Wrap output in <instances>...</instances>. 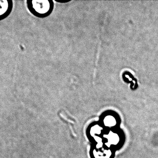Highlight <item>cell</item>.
<instances>
[{
    "label": "cell",
    "mask_w": 158,
    "mask_h": 158,
    "mask_svg": "<svg viewBox=\"0 0 158 158\" xmlns=\"http://www.w3.org/2000/svg\"><path fill=\"white\" fill-rule=\"evenodd\" d=\"M29 9L31 13L39 18H45L50 15L54 7L52 0H31L27 2Z\"/></svg>",
    "instance_id": "1"
},
{
    "label": "cell",
    "mask_w": 158,
    "mask_h": 158,
    "mask_svg": "<svg viewBox=\"0 0 158 158\" xmlns=\"http://www.w3.org/2000/svg\"><path fill=\"white\" fill-rule=\"evenodd\" d=\"M12 8V2L8 0H0V19L9 14Z\"/></svg>",
    "instance_id": "2"
}]
</instances>
